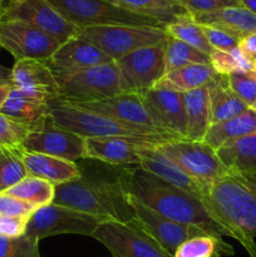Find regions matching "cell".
Listing matches in <instances>:
<instances>
[{"instance_id":"6da1fadb","label":"cell","mask_w":256,"mask_h":257,"mask_svg":"<svg viewBox=\"0 0 256 257\" xmlns=\"http://www.w3.org/2000/svg\"><path fill=\"white\" fill-rule=\"evenodd\" d=\"M117 178L125 193L135 196L163 217L182 225L195 226L208 235L232 237L241 243L250 257H256L255 240L223 217L210 198L197 197L172 187L138 166L123 170Z\"/></svg>"},{"instance_id":"7a4b0ae2","label":"cell","mask_w":256,"mask_h":257,"mask_svg":"<svg viewBox=\"0 0 256 257\" xmlns=\"http://www.w3.org/2000/svg\"><path fill=\"white\" fill-rule=\"evenodd\" d=\"M53 203L108 220L130 221L135 218L125 200L119 180H95L82 177L55 186Z\"/></svg>"},{"instance_id":"3957f363","label":"cell","mask_w":256,"mask_h":257,"mask_svg":"<svg viewBox=\"0 0 256 257\" xmlns=\"http://www.w3.org/2000/svg\"><path fill=\"white\" fill-rule=\"evenodd\" d=\"M50 105H52V113H50L52 119L60 127L80 136L82 138H132V140L152 143L156 146L170 142L167 138L150 135L137 128L123 124L109 117L90 112V110L80 109L67 103L54 100L50 103Z\"/></svg>"},{"instance_id":"277c9868","label":"cell","mask_w":256,"mask_h":257,"mask_svg":"<svg viewBox=\"0 0 256 257\" xmlns=\"http://www.w3.org/2000/svg\"><path fill=\"white\" fill-rule=\"evenodd\" d=\"M211 202L235 227L256 237V191L242 176L228 172L211 185Z\"/></svg>"},{"instance_id":"5b68a950","label":"cell","mask_w":256,"mask_h":257,"mask_svg":"<svg viewBox=\"0 0 256 257\" xmlns=\"http://www.w3.org/2000/svg\"><path fill=\"white\" fill-rule=\"evenodd\" d=\"M120 74L115 62L88 68L58 80V98L63 103H89L122 94Z\"/></svg>"},{"instance_id":"8992f818","label":"cell","mask_w":256,"mask_h":257,"mask_svg":"<svg viewBox=\"0 0 256 257\" xmlns=\"http://www.w3.org/2000/svg\"><path fill=\"white\" fill-rule=\"evenodd\" d=\"M78 37L97 47L112 60H118L141 48L165 42L167 33L165 28L103 25L82 28Z\"/></svg>"},{"instance_id":"52a82bcc","label":"cell","mask_w":256,"mask_h":257,"mask_svg":"<svg viewBox=\"0 0 256 257\" xmlns=\"http://www.w3.org/2000/svg\"><path fill=\"white\" fill-rule=\"evenodd\" d=\"M63 17L78 28L135 25L165 28L157 20L135 14L108 0H48Z\"/></svg>"},{"instance_id":"ba28073f","label":"cell","mask_w":256,"mask_h":257,"mask_svg":"<svg viewBox=\"0 0 256 257\" xmlns=\"http://www.w3.org/2000/svg\"><path fill=\"white\" fill-rule=\"evenodd\" d=\"M104 221H108V218L50 203L37 208L32 213L28 221L25 236L37 242L45 237L63 233L92 237L95 228Z\"/></svg>"},{"instance_id":"9c48e42d","label":"cell","mask_w":256,"mask_h":257,"mask_svg":"<svg viewBox=\"0 0 256 257\" xmlns=\"http://www.w3.org/2000/svg\"><path fill=\"white\" fill-rule=\"evenodd\" d=\"M158 150L183 172L210 187L215 181L228 173L217 152L205 141L181 138L162 143Z\"/></svg>"},{"instance_id":"30bf717a","label":"cell","mask_w":256,"mask_h":257,"mask_svg":"<svg viewBox=\"0 0 256 257\" xmlns=\"http://www.w3.org/2000/svg\"><path fill=\"white\" fill-rule=\"evenodd\" d=\"M114 257H173L163 250L133 218L130 221L108 220L92 235Z\"/></svg>"},{"instance_id":"8fae6325","label":"cell","mask_w":256,"mask_h":257,"mask_svg":"<svg viewBox=\"0 0 256 257\" xmlns=\"http://www.w3.org/2000/svg\"><path fill=\"white\" fill-rule=\"evenodd\" d=\"M63 103V102H62ZM80 109L90 110L98 114L105 115L118 120L130 127L137 128L150 135L160 136L167 140H181L168 133L155 118L152 117L146 107L141 93H122L109 99L89 103H67Z\"/></svg>"},{"instance_id":"7c38bea8","label":"cell","mask_w":256,"mask_h":257,"mask_svg":"<svg viewBox=\"0 0 256 257\" xmlns=\"http://www.w3.org/2000/svg\"><path fill=\"white\" fill-rule=\"evenodd\" d=\"M165 42L141 48L114 60L119 69L123 93H143L152 89L166 74Z\"/></svg>"},{"instance_id":"4fadbf2b","label":"cell","mask_w":256,"mask_h":257,"mask_svg":"<svg viewBox=\"0 0 256 257\" xmlns=\"http://www.w3.org/2000/svg\"><path fill=\"white\" fill-rule=\"evenodd\" d=\"M2 19L27 23L63 44L78 37L80 28L65 19L48 0H22L9 3Z\"/></svg>"},{"instance_id":"5bb4252c","label":"cell","mask_w":256,"mask_h":257,"mask_svg":"<svg viewBox=\"0 0 256 257\" xmlns=\"http://www.w3.org/2000/svg\"><path fill=\"white\" fill-rule=\"evenodd\" d=\"M59 47L58 40L27 23L0 19V48L15 60H48Z\"/></svg>"},{"instance_id":"9a60e30c","label":"cell","mask_w":256,"mask_h":257,"mask_svg":"<svg viewBox=\"0 0 256 257\" xmlns=\"http://www.w3.org/2000/svg\"><path fill=\"white\" fill-rule=\"evenodd\" d=\"M125 200L138 225L171 256H173L178 246L185 241L196 236L208 235L207 232L195 226L182 225L163 217L130 193H125Z\"/></svg>"},{"instance_id":"2e32d148","label":"cell","mask_w":256,"mask_h":257,"mask_svg":"<svg viewBox=\"0 0 256 257\" xmlns=\"http://www.w3.org/2000/svg\"><path fill=\"white\" fill-rule=\"evenodd\" d=\"M22 146L30 152L59 157L70 162L84 157V138L60 127L52 117L44 125L32 131Z\"/></svg>"},{"instance_id":"e0dca14e","label":"cell","mask_w":256,"mask_h":257,"mask_svg":"<svg viewBox=\"0 0 256 257\" xmlns=\"http://www.w3.org/2000/svg\"><path fill=\"white\" fill-rule=\"evenodd\" d=\"M47 62L58 82L88 68L114 60L93 44L85 42L82 38L75 37L60 44Z\"/></svg>"},{"instance_id":"ac0fdd59","label":"cell","mask_w":256,"mask_h":257,"mask_svg":"<svg viewBox=\"0 0 256 257\" xmlns=\"http://www.w3.org/2000/svg\"><path fill=\"white\" fill-rule=\"evenodd\" d=\"M140 157L141 161L138 163V167L155 177L165 181L172 187L201 198H208L210 196V186L195 180L183 172L177 165H175L172 161L162 155V152L158 150V146L142 147L140 150Z\"/></svg>"},{"instance_id":"d6986e66","label":"cell","mask_w":256,"mask_h":257,"mask_svg":"<svg viewBox=\"0 0 256 257\" xmlns=\"http://www.w3.org/2000/svg\"><path fill=\"white\" fill-rule=\"evenodd\" d=\"M152 117L172 136L186 138L187 115L182 93L152 88L141 93Z\"/></svg>"},{"instance_id":"ffe728a7","label":"cell","mask_w":256,"mask_h":257,"mask_svg":"<svg viewBox=\"0 0 256 257\" xmlns=\"http://www.w3.org/2000/svg\"><path fill=\"white\" fill-rule=\"evenodd\" d=\"M145 146L156 145L132 138H84L83 160H95L113 166H138L140 150Z\"/></svg>"},{"instance_id":"44dd1931","label":"cell","mask_w":256,"mask_h":257,"mask_svg":"<svg viewBox=\"0 0 256 257\" xmlns=\"http://www.w3.org/2000/svg\"><path fill=\"white\" fill-rule=\"evenodd\" d=\"M22 158L27 167L28 175L42 178L54 186L75 181L83 175L75 162L43 153L30 152L24 147L22 150Z\"/></svg>"},{"instance_id":"7402d4cb","label":"cell","mask_w":256,"mask_h":257,"mask_svg":"<svg viewBox=\"0 0 256 257\" xmlns=\"http://www.w3.org/2000/svg\"><path fill=\"white\" fill-rule=\"evenodd\" d=\"M193 22L203 27H213L242 39L250 34H256V14L241 5L227 7L216 12L191 15Z\"/></svg>"},{"instance_id":"603a6c76","label":"cell","mask_w":256,"mask_h":257,"mask_svg":"<svg viewBox=\"0 0 256 257\" xmlns=\"http://www.w3.org/2000/svg\"><path fill=\"white\" fill-rule=\"evenodd\" d=\"M10 82L14 88L34 89L58 98V82L47 60H15L10 70Z\"/></svg>"},{"instance_id":"cb8c5ba5","label":"cell","mask_w":256,"mask_h":257,"mask_svg":"<svg viewBox=\"0 0 256 257\" xmlns=\"http://www.w3.org/2000/svg\"><path fill=\"white\" fill-rule=\"evenodd\" d=\"M207 85L211 124L227 120L248 109L247 105L228 87L226 75L217 74Z\"/></svg>"},{"instance_id":"d4e9b609","label":"cell","mask_w":256,"mask_h":257,"mask_svg":"<svg viewBox=\"0 0 256 257\" xmlns=\"http://www.w3.org/2000/svg\"><path fill=\"white\" fill-rule=\"evenodd\" d=\"M256 133V113L248 108L241 114L223 122L211 124L206 133L205 141L215 151L223 146Z\"/></svg>"},{"instance_id":"484cf974","label":"cell","mask_w":256,"mask_h":257,"mask_svg":"<svg viewBox=\"0 0 256 257\" xmlns=\"http://www.w3.org/2000/svg\"><path fill=\"white\" fill-rule=\"evenodd\" d=\"M216 75L217 73L213 70L211 64H191L166 73L153 88L183 94L208 84Z\"/></svg>"},{"instance_id":"4316f807","label":"cell","mask_w":256,"mask_h":257,"mask_svg":"<svg viewBox=\"0 0 256 257\" xmlns=\"http://www.w3.org/2000/svg\"><path fill=\"white\" fill-rule=\"evenodd\" d=\"M183 100L187 115L186 138L190 141H203L211 125L208 85L183 93Z\"/></svg>"},{"instance_id":"83f0119b","label":"cell","mask_w":256,"mask_h":257,"mask_svg":"<svg viewBox=\"0 0 256 257\" xmlns=\"http://www.w3.org/2000/svg\"><path fill=\"white\" fill-rule=\"evenodd\" d=\"M228 172L256 175V133L216 151Z\"/></svg>"},{"instance_id":"f1b7e54d","label":"cell","mask_w":256,"mask_h":257,"mask_svg":"<svg viewBox=\"0 0 256 257\" xmlns=\"http://www.w3.org/2000/svg\"><path fill=\"white\" fill-rule=\"evenodd\" d=\"M114 4L135 14L157 20L163 27L190 17L182 7L171 0H114Z\"/></svg>"},{"instance_id":"f546056e","label":"cell","mask_w":256,"mask_h":257,"mask_svg":"<svg viewBox=\"0 0 256 257\" xmlns=\"http://www.w3.org/2000/svg\"><path fill=\"white\" fill-rule=\"evenodd\" d=\"M0 112L14 119L15 122L28 125L33 131H35L44 125V123L50 118L52 105L50 103L24 99V98L10 95Z\"/></svg>"},{"instance_id":"4dcf8cb0","label":"cell","mask_w":256,"mask_h":257,"mask_svg":"<svg viewBox=\"0 0 256 257\" xmlns=\"http://www.w3.org/2000/svg\"><path fill=\"white\" fill-rule=\"evenodd\" d=\"M7 195L17 197L34 206L35 208L44 207L53 203L55 195V186L42 178L28 176L18 185L5 191Z\"/></svg>"},{"instance_id":"1f68e13d","label":"cell","mask_w":256,"mask_h":257,"mask_svg":"<svg viewBox=\"0 0 256 257\" xmlns=\"http://www.w3.org/2000/svg\"><path fill=\"white\" fill-rule=\"evenodd\" d=\"M233 247L221 237L212 235L196 236L177 247L173 257H221L232 256Z\"/></svg>"},{"instance_id":"d6a6232c","label":"cell","mask_w":256,"mask_h":257,"mask_svg":"<svg viewBox=\"0 0 256 257\" xmlns=\"http://www.w3.org/2000/svg\"><path fill=\"white\" fill-rule=\"evenodd\" d=\"M191 64H210V55L167 35L165 42L166 73Z\"/></svg>"},{"instance_id":"836d02e7","label":"cell","mask_w":256,"mask_h":257,"mask_svg":"<svg viewBox=\"0 0 256 257\" xmlns=\"http://www.w3.org/2000/svg\"><path fill=\"white\" fill-rule=\"evenodd\" d=\"M23 146L0 147V193L10 190L28 177V171L22 158Z\"/></svg>"},{"instance_id":"e575fe53","label":"cell","mask_w":256,"mask_h":257,"mask_svg":"<svg viewBox=\"0 0 256 257\" xmlns=\"http://www.w3.org/2000/svg\"><path fill=\"white\" fill-rule=\"evenodd\" d=\"M165 30L167 35L196 48V49L205 53V54L210 55L212 53L213 49L210 43L207 42V39H206L202 27L196 22H193L191 15L180 20V22L167 25V27H165Z\"/></svg>"},{"instance_id":"d590c367","label":"cell","mask_w":256,"mask_h":257,"mask_svg":"<svg viewBox=\"0 0 256 257\" xmlns=\"http://www.w3.org/2000/svg\"><path fill=\"white\" fill-rule=\"evenodd\" d=\"M210 64L217 74L228 75L235 72H250L256 69V64L242 54L238 48L228 52L212 50L210 54Z\"/></svg>"},{"instance_id":"8d00e7d4","label":"cell","mask_w":256,"mask_h":257,"mask_svg":"<svg viewBox=\"0 0 256 257\" xmlns=\"http://www.w3.org/2000/svg\"><path fill=\"white\" fill-rule=\"evenodd\" d=\"M226 77L228 87L250 108L256 102V70L235 72Z\"/></svg>"},{"instance_id":"74e56055","label":"cell","mask_w":256,"mask_h":257,"mask_svg":"<svg viewBox=\"0 0 256 257\" xmlns=\"http://www.w3.org/2000/svg\"><path fill=\"white\" fill-rule=\"evenodd\" d=\"M0 257H42L39 242L30 240L25 235L17 238L0 236Z\"/></svg>"},{"instance_id":"f35d334b","label":"cell","mask_w":256,"mask_h":257,"mask_svg":"<svg viewBox=\"0 0 256 257\" xmlns=\"http://www.w3.org/2000/svg\"><path fill=\"white\" fill-rule=\"evenodd\" d=\"M32 128L0 112V147H18L22 146L27 136L32 132Z\"/></svg>"},{"instance_id":"ab89813d","label":"cell","mask_w":256,"mask_h":257,"mask_svg":"<svg viewBox=\"0 0 256 257\" xmlns=\"http://www.w3.org/2000/svg\"><path fill=\"white\" fill-rule=\"evenodd\" d=\"M178 4L190 15L205 14L227 7H237V0H178Z\"/></svg>"},{"instance_id":"60d3db41","label":"cell","mask_w":256,"mask_h":257,"mask_svg":"<svg viewBox=\"0 0 256 257\" xmlns=\"http://www.w3.org/2000/svg\"><path fill=\"white\" fill-rule=\"evenodd\" d=\"M37 208L25 201L17 197L0 193V216H12V217H30Z\"/></svg>"},{"instance_id":"b9f144b4","label":"cell","mask_w":256,"mask_h":257,"mask_svg":"<svg viewBox=\"0 0 256 257\" xmlns=\"http://www.w3.org/2000/svg\"><path fill=\"white\" fill-rule=\"evenodd\" d=\"M203 33L206 35V39L210 43L213 50H223V52H228L235 48L238 47V42L240 39L235 38L233 35L228 34V33L223 32V30L217 29L213 27H203Z\"/></svg>"},{"instance_id":"7bdbcfd3","label":"cell","mask_w":256,"mask_h":257,"mask_svg":"<svg viewBox=\"0 0 256 257\" xmlns=\"http://www.w3.org/2000/svg\"><path fill=\"white\" fill-rule=\"evenodd\" d=\"M29 217L0 216V236L8 238L22 237L25 235Z\"/></svg>"},{"instance_id":"ee69618b","label":"cell","mask_w":256,"mask_h":257,"mask_svg":"<svg viewBox=\"0 0 256 257\" xmlns=\"http://www.w3.org/2000/svg\"><path fill=\"white\" fill-rule=\"evenodd\" d=\"M237 48L247 59L256 64V34H250L240 39Z\"/></svg>"},{"instance_id":"f6af8a7d","label":"cell","mask_w":256,"mask_h":257,"mask_svg":"<svg viewBox=\"0 0 256 257\" xmlns=\"http://www.w3.org/2000/svg\"><path fill=\"white\" fill-rule=\"evenodd\" d=\"M12 89V83H0V109H2L4 103L8 100V98L10 97Z\"/></svg>"},{"instance_id":"bcb514c9","label":"cell","mask_w":256,"mask_h":257,"mask_svg":"<svg viewBox=\"0 0 256 257\" xmlns=\"http://www.w3.org/2000/svg\"><path fill=\"white\" fill-rule=\"evenodd\" d=\"M240 5L245 9L250 10L251 13L256 14V0H238Z\"/></svg>"},{"instance_id":"7dc6e473","label":"cell","mask_w":256,"mask_h":257,"mask_svg":"<svg viewBox=\"0 0 256 257\" xmlns=\"http://www.w3.org/2000/svg\"><path fill=\"white\" fill-rule=\"evenodd\" d=\"M238 175L242 176V178L247 182V185L253 191H256V175H247V173H238Z\"/></svg>"},{"instance_id":"c3c4849f","label":"cell","mask_w":256,"mask_h":257,"mask_svg":"<svg viewBox=\"0 0 256 257\" xmlns=\"http://www.w3.org/2000/svg\"><path fill=\"white\" fill-rule=\"evenodd\" d=\"M5 7H7V5L4 4V2H3V0H0V19H2V18H3V15H4V12H5Z\"/></svg>"},{"instance_id":"681fc988","label":"cell","mask_w":256,"mask_h":257,"mask_svg":"<svg viewBox=\"0 0 256 257\" xmlns=\"http://www.w3.org/2000/svg\"><path fill=\"white\" fill-rule=\"evenodd\" d=\"M250 109H252V110H253V112H255V113H256V102H255V103H253V104H252V105H251V107H250Z\"/></svg>"},{"instance_id":"f907efd6","label":"cell","mask_w":256,"mask_h":257,"mask_svg":"<svg viewBox=\"0 0 256 257\" xmlns=\"http://www.w3.org/2000/svg\"><path fill=\"white\" fill-rule=\"evenodd\" d=\"M171 2L175 3V4H177V5H180V4H178V0H171ZM180 7H181V5H180Z\"/></svg>"},{"instance_id":"816d5d0a","label":"cell","mask_w":256,"mask_h":257,"mask_svg":"<svg viewBox=\"0 0 256 257\" xmlns=\"http://www.w3.org/2000/svg\"><path fill=\"white\" fill-rule=\"evenodd\" d=\"M18 2H22V0H10V3H18Z\"/></svg>"},{"instance_id":"f5cc1de1","label":"cell","mask_w":256,"mask_h":257,"mask_svg":"<svg viewBox=\"0 0 256 257\" xmlns=\"http://www.w3.org/2000/svg\"><path fill=\"white\" fill-rule=\"evenodd\" d=\"M108 2H112V3H114V0H108Z\"/></svg>"},{"instance_id":"db71d44e","label":"cell","mask_w":256,"mask_h":257,"mask_svg":"<svg viewBox=\"0 0 256 257\" xmlns=\"http://www.w3.org/2000/svg\"><path fill=\"white\" fill-rule=\"evenodd\" d=\"M237 2H238V0H237Z\"/></svg>"}]
</instances>
